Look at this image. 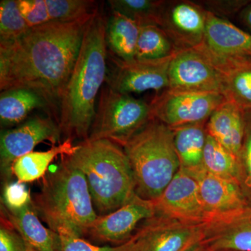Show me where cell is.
Returning a JSON list of instances; mask_svg holds the SVG:
<instances>
[{"label":"cell","instance_id":"cell-20","mask_svg":"<svg viewBox=\"0 0 251 251\" xmlns=\"http://www.w3.org/2000/svg\"><path fill=\"white\" fill-rule=\"evenodd\" d=\"M140 25L119 13L112 11L107 21L105 42L112 55L125 62L136 59Z\"/></svg>","mask_w":251,"mask_h":251},{"label":"cell","instance_id":"cell-3","mask_svg":"<svg viewBox=\"0 0 251 251\" xmlns=\"http://www.w3.org/2000/svg\"><path fill=\"white\" fill-rule=\"evenodd\" d=\"M67 156L85 175L94 207L100 216L117 210L136 194L128 157L117 144L86 140Z\"/></svg>","mask_w":251,"mask_h":251},{"label":"cell","instance_id":"cell-18","mask_svg":"<svg viewBox=\"0 0 251 251\" xmlns=\"http://www.w3.org/2000/svg\"><path fill=\"white\" fill-rule=\"evenodd\" d=\"M1 216L20 234L27 251H62L59 234L42 224L32 203L18 211L1 204Z\"/></svg>","mask_w":251,"mask_h":251},{"label":"cell","instance_id":"cell-8","mask_svg":"<svg viewBox=\"0 0 251 251\" xmlns=\"http://www.w3.org/2000/svg\"><path fill=\"white\" fill-rule=\"evenodd\" d=\"M225 75L251 62V34L227 19L207 12L202 44L196 48Z\"/></svg>","mask_w":251,"mask_h":251},{"label":"cell","instance_id":"cell-24","mask_svg":"<svg viewBox=\"0 0 251 251\" xmlns=\"http://www.w3.org/2000/svg\"><path fill=\"white\" fill-rule=\"evenodd\" d=\"M202 166L211 174L242 184L240 161L209 134L206 135Z\"/></svg>","mask_w":251,"mask_h":251},{"label":"cell","instance_id":"cell-6","mask_svg":"<svg viewBox=\"0 0 251 251\" xmlns=\"http://www.w3.org/2000/svg\"><path fill=\"white\" fill-rule=\"evenodd\" d=\"M152 119L150 104L106 86L100 90L87 140H108L123 147Z\"/></svg>","mask_w":251,"mask_h":251},{"label":"cell","instance_id":"cell-14","mask_svg":"<svg viewBox=\"0 0 251 251\" xmlns=\"http://www.w3.org/2000/svg\"><path fill=\"white\" fill-rule=\"evenodd\" d=\"M133 236L139 251H183L202 239V224L155 215L145 221Z\"/></svg>","mask_w":251,"mask_h":251},{"label":"cell","instance_id":"cell-2","mask_svg":"<svg viewBox=\"0 0 251 251\" xmlns=\"http://www.w3.org/2000/svg\"><path fill=\"white\" fill-rule=\"evenodd\" d=\"M107 20L99 8L86 28L75 66L63 94L59 125L67 139H88L96 100L106 78Z\"/></svg>","mask_w":251,"mask_h":251},{"label":"cell","instance_id":"cell-7","mask_svg":"<svg viewBox=\"0 0 251 251\" xmlns=\"http://www.w3.org/2000/svg\"><path fill=\"white\" fill-rule=\"evenodd\" d=\"M227 100L224 94L168 90L156 94L150 104L153 119L171 128L206 123Z\"/></svg>","mask_w":251,"mask_h":251},{"label":"cell","instance_id":"cell-27","mask_svg":"<svg viewBox=\"0 0 251 251\" xmlns=\"http://www.w3.org/2000/svg\"><path fill=\"white\" fill-rule=\"evenodd\" d=\"M165 1L156 0H109L112 11L123 15L138 23L140 26L156 25L159 26L160 18Z\"/></svg>","mask_w":251,"mask_h":251},{"label":"cell","instance_id":"cell-29","mask_svg":"<svg viewBox=\"0 0 251 251\" xmlns=\"http://www.w3.org/2000/svg\"><path fill=\"white\" fill-rule=\"evenodd\" d=\"M29 29L18 7L17 0L0 1V44L17 40Z\"/></svg>","mask_w":251,"mask_h":251},{"label":"cell","instance_id":"cell-31","mask_svg":"<svg viewBox=\"0 0 251 251\" xmlns=\"http://www.w3.org/2000/svg\"><path fill=\"white\" fill-rule=\"evenodd\" d=\"M32 203L30 193L24 183L16 181L5 184L3 190V204L11 211L22 209Z\"/></svg>","mask_w":251,"mask_h":251},{"label":"cell","instance_id":"cell-5","mask_svg":"<svg viewBox=\"0 0 251 251\" xmlns=\"http://www.w3.org/2000/svg\"><path fill=\"white\" fill-rule=\"evenodd\" d=\"M123 148L134 175L137 194L157 199L180 169L173 129L152 119Z\"/></svg>","mask_w":251,"mask_h":251},{"label":"cell","instance_id":"cell-38","mask_svg":"<svg viewBox=\"0 0 251 251\" xmlns=\"http://www.w3.org/2000/svg\"></svg>","mask_w":251,"mask_h":251},{"label":"cell","instance_id":"cell-23","mask_svg":"<svg viewBox=\"0 0 251 251\" xmlns=\"http://www.w3.org/2000/svg\"><path fill=\"white\" fill-rule=\"evenodd\" d=\"M76 149L72 140L66 139L58 146L45 151H31L19 157L11 166L12 175L21 183L33 182L44 177L48 168L59 155L72 154Z\"/></svg>","mask_w":251,"mask_h":251},{"label":"cell","instance_id":"cell-17","mask_svg":"<svg viewBox=\"0 0 251 251\" xmlns=\"http://www.w3.org/2000/svg\"><path fill=\"white\" fill-rule=\"evenodd\" d=\"M188 173L197 181L201 199L209 216L208 221L249 205L239 183L211 174L203 167Z\"/></svg>","mask_w":251,"mask_h":251},{"label":"cell","instance_id":"cell-37","mask_svg":"<svg viewBox=\"0 0 251 251\" xmlns=\"http://www.w3.org/2000/svg\"><path fill=\"white\" fill-rule=\"evenodd\" d=\"M183 251H210L209 250L205 244L202 242L201 239L197 241V242L193 243L192 244L186 248Z\"/></svg>","mask_w":251,"mask_h":251},{"label":"cell","instance_id":"cell-21","mask_svg":"<svg viewBox=\"0 0 251 251\" xmlns=\"http://www.w3.org/2000/svg\"><path fill=\"white\" fill-rule=\"evenodd\" d=\"M206 124L198 123L172 128L180 168L184 171H196L203 167V155L207 135Z\"/></svg>","mask_w":251,"mask_h":251},{"label":"cell","instance_id":"cell-15","mask_svg":"<svg viewBox=\"0 0 251 251\" xmlns=\"http://www.w3.org/2000/svg\"><path fill=\"white\" fill-rule=\"evenodd\" d=\"M155 215L153 201L144 199L136 193L129 202L117 210L98 216L87 234L96 240L120 245L133 237V232L140 222Z\"/></svg>","mask_w":251,"mask_h":251},{"label":"cell","instance_id":"cell-19","mask_svg":"<svg viewBox=\"0 0 251 251\" xmlns=\"http://www.w3.org/2000/svg\"><path fill=\"white\" fill-rule=\"evenodd\" d=\"M207 134L240 161L246 130V112L228 100L220 105L206 124Z\"/></svg>","mask_w":251,"mask_h":251},{"label":"cell","instance_id":"cell-11","mask_svg":"<svg viewBox=\"0 0 251 251\" xmlns=\"http://www.w3.org/2000/svg\"><path fill=\"white\" fill-rule=\"evenodd\" d=\"M153 201L156 215L195 225H202L209 219L197 181L181 168L161 196Z\"/></svg>","mask_w":251,"mask_h":251},{"label":"cell","instance_id":"cell-10","mask_svg":"<svg viewBox=\"0 0 251 251\" xmlns=\"http://www.w3.org/2000/svg\"><path fill=\"white\" fill-rule=\"evenodd\" d=\"M169 90L224 94L225 74L197 49L179 50L168 69Z\"/></svg>","mask_w":251,"mask_h":251},{"label":"cell","instance_id":"cell-33","mask_svg":"<svg viewBox=\"0 0 251 251\" xmlns=\"http://www.w3.org/2000/svg\"><path fill=\"white\" fill-rule=\"evenodd\" d=\"M250 1L246 0H208L199 1L198 4L202 6L207 12L224 18L232 16L242 10Z\"/></svg>","mask_w":251,"mask_h":251},{"label":"cell","instance_id":"cell-13","mask_svg":"<svg viewBox=\"0 0 251 251\" xmlns=\"http://www.w3.org/2000/svg\"><path fill=\"white\" fill-rule=\"evenodd\" d=\"M207 11L195 1H165L159 26L178 50L195 49L202 44Z\"/></svg>","mask_w":251,"mask_h":251},{"label":"cell","instance_id":"cell-9","mask_svg":"<svg viewBox=\"0 0 251 251\" xmlns=\"http://www.w3.org/2000/svg\"><path fill=\"white\" fill-rule=\"evenodd\" d=\"M105 82L115 92L125 94L154 90L156 94L169 88L168 69L171 58L125 62L110 54Z\"/></svg>","mask_w":251,"mask_h":251},{"label":"cell","instance_id":"cell-35","mask_svg":"<svg viewBox=\"0 0 251 251\" xmlns=\"http://www.w3.org/2000/svg\"><path fill=\"white\" fill-rule=\"evenodd\" d=\"M241 167L245 171L246 184L251 188V112H246V130L240 157Z\"/></svg>","mask_w":251,"mask_h":251},{"label":"cell","instance_id":"cell-16","mask_svg":"<svg viewBox=\"0 0 251 251\" xmlns=\"http://www.w3.org/2000/svg\"><path fill=\"white\" fill-rule=\"evenodd\" d=\"M201 240L210 251H251V206L211 218Z\"/></svg>","mask_w":251,"mask_h":251},{"label":"cell","instance_id":"cell-22","mask_svg":"<svg viewBox=\"0 0 251 251\" xmlns=\"http://www.w3.org/2000/svg\"><path fill=\"white\" fill-rule=\"evenodd\" d=\"M50 108L41 94L25 88L2 91L0 95V122L4 126L18 125L27 118L32 110Z\"/></svg>","mask_w":251,"mask_h":251},{"label":"cell","instance_id":"cell-36","mask_svg":"<svg viewBox=\"0 0 251 251\" xmlns=\"http://www.w3.org/2000/svg\"><path fill=\"white\" fill-rule=\"evenodd\" d=\"M240 18L246 27L251 31V2L249 3L240 12Z\"/></svg>","mask_w":251,"mask_h":251},{"label":"cell","instance_id":"cell-12","mask_svg":"<svg viewBox=\"0 0 251 251\" xmlns=\"http://www.w3.org/2000/svg\"><path fill=\"white\" fill-rule=\"evenodd\" d=\"M62 134L59 124L50 117L36 116L19 126L1 133L0 140V164L6 180L13 176L11 166L19 157L33 151L44 141L56 143Z\"/></svg>","mask_w":251,"mask_h":251},{"label":"cell","instance_id":"cell-30","mask_svg":"<svg viewBox=\"0 0 251 251\" xmlns=\"http://www.w3.org/2000/svg\"><path fill=\"white\" fill-rule=\"evenodd\" d=\"M57 232L60 237L62 251H139L134 236L116 247H98L67 229H59Z\"/></svg>","mask_w":251,"mask_h":251},{"label":"cell","instance_id":"cell-34","mask_svg":"<svg viewBox=\"0 0 251 251\" xmlns=\"http://www.w3.org/2000/svg\"><path fill=\"white\" fill-rule=\"evenodd\" d=\"M0 251H27L23 238L7 220L1 216Z\"/></svg>","mask_w":251,"mask_h":251},{"label":"cell","instance_id":"cell-28","mask_svg":"<svg viewBox=\"0 0 251 251\" xmlns=\"http://www.w3.org/2000/svg\"><path fill=\"white\" fill-rule=\"evenodd\" d=\"M50 23H68L94 14L97 2L89 0H45Z\"/></svg>","mask_w":251,"mask_h":251},{"label":"cell","instance_id":"cell-4","mask_svg":"<svg viewBox=\"0 0 251 251\" xmlns=\"http://www.w3.org/2000/svg\"><path fill=\"white\" fill-rule=\"evenodd\" d=\"M32 204L49 228L56 232L64 229L82 237L98 217L85 175L67 155L62 156L59 166L44 177Z\"/></svg>","mask_w":251,"mask_h":251},{"label":"cell","instance_id":"cell-32","mask_svg":"<svg viewBox=\"0 0 251 251\" xmlns=\"http://www.w3.org/2000/svg\"><path fill=\"white\" fill-rule=\"evenodd\" d=\"M18 7L29 27L50 23L45 0H17Z\"/></svg>","mask_w":251,"mask_h":251},{"label":"cell","instance_id":"cell-25","mask_svg":"<svg viewBox=\"0 0 251 251\" xmlns=\"http://www.w3.org/2000/svg\"><path fill=\"white\" fill-rule=\"evenodd\" d=\"M178 51L171 38L160 26H140L136 59L159 60L171 58Z\"/></svg>","mask_w":251,"mask_h":251},{"label":"cell","instance_id":"cell-1","mask_svg":"<svg viewBox=\"0 0 251 251\" xmlns=\"http://www.w3.org/2000/svg\"><path fill=\"white\" fill-rule=\"evenodd\" d=\"M94 14L73 22L49 23L30 28L17 40L0 44L1 92L15 88L33 90L46 99L53 111L59 110Z\"/></svg>","mask_w":251,"mask_h":251},{"label":"cell","instance_id":"cell-26","mask_svg":"<svg viewBox=\"0 0 251 251\" xmlns=\"http://www.w3.org/2000/svg\"><path fill=\"white\" fill-rule=\"evenodd\" d=\"M224 95L245 112H251V62L234 68L225 75Z\"/></svg>","mask_w":251,"mask_h":251}]
</instances>
